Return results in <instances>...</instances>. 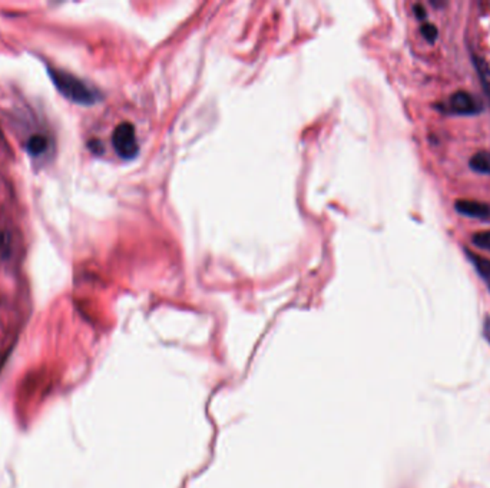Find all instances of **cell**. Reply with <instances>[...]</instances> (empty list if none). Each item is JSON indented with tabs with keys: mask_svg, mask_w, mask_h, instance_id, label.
<instances>
[{
	"mask_svg": "<svg viewBox=\"0 0 490 488\" xmlns=\"http://www.w3.org/2000/svg\"><path fill=\"white\" fill-rule=\"evenodd\" d=\"M46 72L52 80L53 87L58 92L66 98L67 101L77 104V105H94L101 99V94L98 89L87 84L84 79L77 77L76 74L62 70L59 67L50 66L46 63Z\"/></svg>",
	"mask_w": 490,
	"mask_h": 488,
	"instance_id": "obj_1",
	"label": "cell"
},
{
	"mask_svg": "<svg viewBox=\"0 0 490 488\" xmlns=\"http://www.w3.org/2000/svg\"><path fill=\"white\" fill-rule=\"evenodd\" d=\"M112 145L122 159H132L138 155L139 143L135 128L131 122H122L115 128L112 133Z\"/></svg>",
	"mask_w": 490,
	"mask_h": 488,
	"instance_id": "obj_2",
	"label": "cell"
},
{
	"mask_svg": "<svg viewBox=\"0 0 490 488\" xmlns=\"http://www.w3.org/2000/svg\"><path fill=\"white\" fill-rule=\"evenodd\" d=\"M483 109L481 104L469 92H454L447 104V111L456 115H476Z\"/></svg>",
	"mask_w": 490,
	"mask_h": 488,
	"instance_id": "obj_3",
	"label": "cell"
},
{
	"mask_svg": "<svg viewBox=\"0 0 490 488\" xmlns=\"http://www.w3.org/2000/svg\"><path fill=\"white\" fill-rule=\"evenodd\" d=\"M454 208L462 215H466L470 218L483 219V221L490 218V206L487 204H483V202L462 199V201H456Z\"/></svg>",
	"mask_w": 490,
	"mask_h": 488,
	"instance_id": "obj_4",
	"label": "cell"
},
{
	"mask_svg": "<svg viewBox=\"0 0 490 488\" xmlns=\"http://www.w3.org/2000/svg\"><path fill=\"white\" fill-rule=\"evenodd\" d=\"M464 253H466V257L470 260L472 265L474 267L476 272L479 274V277L483 279V282L486 284V287L490 291V260H487L481 255H477L469 250H464Z\"/></svg>",
	"mask_w": 490,
	"mask_h": 488,
	"instance_id": "obj_5",
	"label": "cell"
},
{
	"mask_svg": "<svg viewBox=\"0 0 490 488\" xmlns=\"http://www.w3.org/2000/svg\"><path fill=\"white\" fill-rule=\"evenodd\" d=\"M472 57H473V65H474L476 72H477L479 79H480V84L483 87L484 95H486L489 105H490V66L487 65V62L481 56H477L473 53Z\"/></svg>",
	"mask_w": 490,
	"mask_h": 488,
	"instance_id": "obj_6",
	"label": "cell"
},
{
	"mask_svg": "<svg viewBox=\"0 0 490 488\" xmlns=\"http://www.w3.org/2000/svg\"><path fill=\"white\" fill-rule=\"evenodd\" d=\"M49 149V140L46 136L43 135H33L28 139L26 142V152L32 156V157H39L43 156L46 153V150Z\"/></svg>",
	"mask_w": 490,
	"mask_h": 488,
	"instance_id": "obj_7",
	"label": "cell"
},
{
	"mask_svg": "<svg viewBox=\"0 0 490 488\" xmlns=\"http://www.w3.org/2000/svg\"><path fill=\"white\" fill-rule=\"evenodd\" d=\"M470 168L474 172L490 175V152L487 150L476 152L470 159Z\"/></svg>",
	"mask_w": 490,
	"mask_h": 488,
	"instance_id": "obj_8",
	"label": "cell"
},
{
	"mask_svg": "<svg viewBox=\"0 0 490 488\" xmlns=\"http://www.w3.org/2000/svg\"><path fill=\"white\" fill-rule=\"evenodd\" d=\"M473 243L477 248L490 251V231L474 233L473 235Z\"/></svg>",
	"mask_w": 490,
	"mask_h": 488,
	"instance_id": "obj_9",
	"label": "cell"
},
{
	"mask_svg": "<svg viewBox=\"0 0 490 488\" xmlns=\"http://www.w3.org/2000/svg\"><path fill=\"white\" fill-rule=\"evenodd\" d=\"M423 38L429 42V43H435L437 39V28L435 25L430 23H423L422 29H420Z\"/></svg>",
	"mask_w": 490,
	"mask_h": 488,
	"instance_id": "obj_10",
	"label": "cell"
},
{
	"mask_svg": "<svg viewBox=\"0 0 490 488\" xmlns=\"http://www.w3.org/2000/svg\"><path fill=\"white\" fill-rule=\"evenodd\" d=\"M413 11H415V15L420 19V21H423V19H426V16H428V13H426V9L423 8V5H415V8H413Z\"/></svg>",
	"mask_w": 490,
	"mask_h": 488,
	"instance_id": "obj_11",
	"label": "cell"
},
{
	"mask_svg": "<svg viewBox=\"0 0 490 488\" xmlns=\"http://www.w3.org/2000/svg\"><path fill=\"white\" fill-rule=\"evenodd\" d=\"M483 334H484V338L489 341L490 344V318L487 316L486 321H484V328H483Z\"/></svg>",
	"mask_w": 490,
	"mask_h": 488,
	"instance_id": "obj_12",
	"label": "cell"
},
{
	"mask_svg": "<svg viewBox=\"0 0 490 488\" xmlns=\"http://www.w3.org/2000/svg\"><path fill=\"white\" fill-rule=\"evenodd\" d=\"M5 242H6V238H5V233L0 231V248H2L5 245Z\"/></svg>",
	"mask_w": 490,
	"mask_h": 488,
	"instance_id": "obj_13",
	"label": "cell"
},
{
	"mask_svg": "<svg viewBox=\"0 0 490 488\" xmlns=\"http://www.w3.org/2000/svg\"><path fill=\"white\" fill-rule=\"evenodd\" d=\"M0 138H2V131H0Z\"/></svg>",
	"mask_w": 490,
	"mask_h": 488,
	"instance_id": "obj_14",
	"label": "cell"
}]
</instances>
